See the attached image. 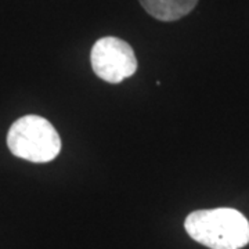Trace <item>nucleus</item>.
Listing matches in <instances>:
<instances>
[{
    "mask_svg": "<svg viewBox=\"0 0 249 249\" xmlns=\"http://www.w3.org/2000/svg\"><path fill=\"white\" fill-rule=\"evenodd\" d=\"M187 234L211 249H241L249 244V222L231 208L196 211L184 222Z\"/></svg>",
    "mask_w": 249,
    "mask_h": 249,
    "instance_id": "1",
    "label": "nucleus"
},
{
    "mask_svg": "<svg viewBox=\"0 0 249 249\" xmlns=\"http://www.w3.org/2000/svg\"><path fill=\"white\" fill-rule=\"evenodd\" d=\"M7 145L18 158L45 163L60 154L61 139L47 119L39 115H25L11 124Z\"/></svg>",
    "mask_w": 249,
    "mask_h": 249,
    "instance_id": "2",
    "label": "nucleus"
},
{
    "mask_svg": "<svg viewBox=\"0 0 249 249\" xmlns=\"http://www.w3.org/2000/svg\"><path fill=\"white\" fill-rule=\"evenodd\" d=\"M94 73L108 83H121L137 71V60L132 46L115 36L98 39L90 52Z\"/></svg>",
    "mask_w": 249,
    "mask_h": 249,
    "instance_id": "3",
    "label": "nucleus"
},
{
    "mask_svg": "<svg viewBox=\"0 0 249 249\" xmlns=\"http://www.w3.org/2000/svg\"><path fill=\"white\" fill-rule=\"evenodd\" d=\"M142 9L151 17L163 22H172L190 14L198 0H139Z\"/></svg>",
    "mask_w": 249,
    "mask_h": 249,
    "instance_id": "4",
    "label": "nucleus"
}]
</instances>
